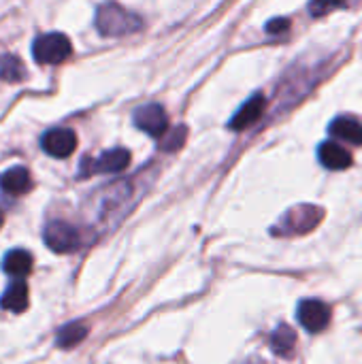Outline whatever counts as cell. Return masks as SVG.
<instances>
[{
  "mask_svg": "<svg viewBox=\"0 0 362 364\" xmlns=\"http://www.w3.org/2000/svg\"><path fill=\"white\" fill-rule=\"evenodd\" d=\"M288 28H290V19H286V17H275V19H271V21L267 23V32H269V34H275V36L286 34Z\"/></svg>",
  "mask_w": 362,
  "mask_h": 364,
  "instance_id": "ffe728a7",
  "label": "cell"
},
{
  "mask_svg": "<svg viewBox=\"0 0 362 364\" xmlns=\"http://www.w3.org/2000/svg\"><path fill=\"white\" fill-rule=\"evenodd\" d=\"M41 147L51 158H68L77 149V134L70 128H51L41 136Z\"/></svg>",
  "mask_w": 362,
  "mask_h": 364,
  "instance_id": "ba28073f",
  "label": "cell"
},
{
  "mask_svg": "<svg viewBox=\"0 0 362 364\" xmlns=\"http://www.w3.org/2000/svg\"><path fill=\"white\" fill-rule=\"evenodd\" d=\"M73 53L70 38L62 32H47L34 38L32 43V55L38 64H62Z\"/></svg>",
  "mask_w": 362,
  "mask_h": 364,
  "instance_id": "3957f363",
  "label": "cell"
},
{
  "mask_svg": "<svg viewBox=\"0 0 362 364\" xmlns=\"http://www.w3.org/2000/svg\"><path fill=\"white\" fill-rule=\"evenodd\" d=\"M2 224H4V213H2V209H0V228H2Z\"/></svg>",
  "mask_w": 362,
  "mask_h": 364,
  "instance_id": "44dd1931",
  "label": "cell"
},
{
  "mask_svg": "<svg viewBox=\"0 0 362 364\" xmlns=\"http://www.w3.org/2000/svg\"><path fill=\"white\" fill-rule=\"evenodd\" d=\"M143 21L117 2H105L96 11V30L102 36H126L141 30Z\"/></svg>",
  "mask_w": 362,
  "mask_h": 364,
  "instance_id": "6da1fadb",
  "label": "cell"
},
{
  "mask_svg": "<svg viewBox=\"0 0 362 364\" xmlns=\"http://www.w3.org/2000/svg\"><path fill=\"white\" fill-rule=\"evenodd\" d=\"M265 109H267V98H265L262 94H254V96H252V98L233 115L230 128H233V130H245V128L254 126V124L262 117Z\"/></svg>",
  "mask_w": 362,
  "mask_h": 364,
  "instance_id": "9c48e42d",
  "label": "cell"
},
{
  "mask_svg": "<svg viewBox=\"0 0 362 364\" xmlns=\"http://www.w3.org/2000/svg\"><path fill=\"white\" fill-rule=\"evenodd\" d=\"M318 158L331 171H344V168L352 166V154L344 145H339L335 141L322 143L320 149H318Z\"/></svg>",
  "mask_w": 362,
  "mask_h": 364,
  "instance_id": "8fae6325",
  "label": "cell"
},
{
  "mask_svg": "<svg viewBox=\"0 0 362 364\" xmlns=\"http://www.w3.org/2000/svg\"><path fill=\"white\" fill-rule=\"evenodd\" d=\"M26 79V66L17 55L0 53V81L6 83H19Z\"/></svg>",
  "mask_w": 362,
  "mask_h": 364,
  "instance_id": "2e32d148",
  "label": "cell"
},
{
  "mask_svg": "<svg viewBox=\"0 0 362 364\" xmlns=\"http://www.w3.org/2000/svg\"><path fill=\"white\" fill-rule=\"evenodd\" d=\"M0 307L13 314H21L28 307V286L21 279H15L6 286L0 296Z\"/></svg>",
  "mask_w": 362,
  "mask_h": 364,
  "instance_id": "4fadbf2b",
  "label": "cell"
},
{
  "mask_svg": "<svg viewBox=\"0 0 362 364\" xmlns=\"http://www.w3.org/2000/svg\"><path fill=\"white\" fill-rule=\"evenodd\" d=\"M128 164H130L128 149H122V147L107 149L98 158H85L81 162L79 177H90V175H98V173H122L128 168Z\"/></svg>",
  "mask_w": 362,
  "mask_h": 364,
  "instance_id": "5b68a950",
  "label": "cell"
},
{
  "mask_svg": "<svg viewBox=\"0 0 362 364\" xmlns=\"http://www.w3.org/2000/svg\"><path fill=\"white\" fill-rule=\"evenodd\" d=\"M299 322L309 333H322L331 324V307L318 299H305L297 309Z\"/></svg>",
  "mask_w": 362,
  "mask_h": 364,
  "instance_id": "8992f818",
  "label": "cell"
},
{
  "mask_svg": "<svg viewBox=\"0 0 362 364\" xmlns=\"http://www.w3.org/2000/svg\"><path fill=\"white\" fill-rule=\"evenodd\" d=\"M186 136H188V128H186V126H177V128H173V130H166V134L162 136L160 147H162L164 151H177V149L183 147Z\"/></svg>",
  "mask_w": 362,
  "mask_h": 364,
  "instance_id": "ac0fdd59",
  "label": "cell"
},
{
  "mask_svg": "<svg viewBox=\"0 0 362 364\" xmlns=\"http://www.w3.org/2000/svg\"><path fill=\"white\" fill-rule=\"evenodd\" d=\"M324 218V209L316 207V205H299L292 207L290 211L284 213V218L280 220V224L273 228V235L280 237H288V235H305L309 230H314Z\"/></svg>",
  "mask_w": 362,
  "mask_h": 364,
  "instance_id": "7a4b0ae2",
  "label": "cell"
},
{
  "mask_svg": "<svg viewBox=\"0 0 362 364\" xmlns=\"http://www.w3.org/2000/svg\"><path fill=\"white\" fill-rule=\"evenodd\" d=\"M32 254L26 252V250H11L4 260H2V271L15 279H23L30 271H32Z\"/></svg>",
  "mask_w": 362,
  "mask_h": 364,
  "instance_id": "5bb4252c",
  "label": "cell"
},
{
  "mask_svg": "<svg viewBox=\"0 0 362 364\" xmlns=\"http://www.w3.org/2000/svg\"><path fill=\"white\" fill-rule=\"evenodd\" d=\"M85 337H87V326L81 324V322H70V324H66V326H62V328L58 331L55 343H58V348H62V350H70V348L79 346Z\"/></svg>",
  "mask_w": 362,
  "mask_h": 364,
  "instance_id": "e0dca14e",
  "label": "cell"
},
{
  "mask_svg": "<svg viewBox=\"0 0 362 364\" xmlns=\"http://www.w3.org/2000/svg\"><path fill=\"white\" fill-rule=\"evenodd\" d=\"M134 124L149 136L162 139L169 130V115L158 102H147L134 111Z\"/></svg>",
  "mask_w": 362,
  "mask_h": 364,
  "instance_id": "52a82bcc",
  "label": "cell"
},
{
  "mask_svg": "<svg viewBox=\"0 0 362 364\" xmlns=\"http://www.w3.org/2000/svg\"><path fill=\"white\" fill-rule=\"evenodd\" d=\"M45 245L55 254H70L81 247V232L64 220H53L43 230Z\"/></svg>",
  "mask_w": 362,
  "mask_h": 364,
  "instance_id": "277c9868",
  "label": "cell"
},
{
  "mask_svg": "<svg viewBox=\"0 0 362 364\" xmlns=\"http://www.w3.org/2000/svg\"><path fill=\"white\" fill-rule=\"evenodd\" d=\"M294 343H297V333L288 324H280L277 331L271 335V350L280 358H290L294 352Z\"/></svg>",
  "mask_w": 362,
  "mask_h": 364,
  "instance_id": "9a60e30c",
  "label": "cell"
},
{
  "mask_svg": "<svg viewBox=\"0 0 362 364\" xmlns=\"http://www.w3.org/2000/svg\"><path fill=\"white\" fill-rule=\"evenodd\" d=\"M32 188V177L26 166H13L0 175V190L9 196H21L30 192Z\"/></svg>",
  "mask_w": 362,
  "mask_h": 364,
  "instance_id": "30bf717a",
  "label": "cell"
},
{
  "mask_svg": "<svg viewBox=\"0 0 362 364\" xmlns=\"http://www.w3.org/2000/svg\"><path fill=\"white\" fill-rule=\"evenodd\" d=\"M331 136L350 145H362V122L352 115H341L331 124Z\"/></svg>",
  "mask_w": 362,
  "mask_h": 364,
  "instance_id": "7c38bea8",
  "label": "cell"
},
{
  "mask_svg": "<svg viewBox=\"0 0 362 364\" xmlns=\"http://www.w3.org/2000/svg\"><path fill=\"white\" fill-rule=\"evenodd\" d=\"M346 2H348V0H312L309 13H312L314 17H320V15L333 11V9H337V6H341V4H346Z\"/></svg>",
  "mask_w": 362,
  "mask_h": 364,
  "instance_id": "d6986e66",
  "label": "cell"
}]
</instances>
